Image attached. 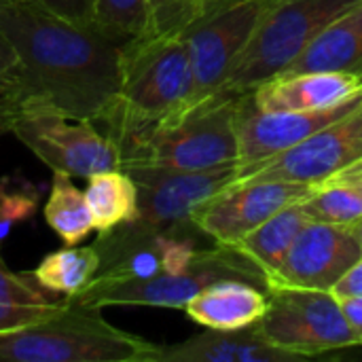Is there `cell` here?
Returning <instances> with one entry per match:
<instances>
[{
    "label": "cell",
    "mask_w": 362,
    "mask_h": 362,
    "mask_svg": "<svg viewBox=\"0 0 362 362\" xmlns=\"http://www.w3.org/2000/svg\"><path fill=\"white\" fill-rule=\"evenodd\" d=\"M221 280H246L252 284H265L263 272L238 248L221 246L199 248L193 263L178 274L161 272L146 280H91L76 295L66 297L68 301L102 310L110 305H151V308H174L185 305L204 288Z\"/></svg>",
    "instance_id": "6"
},
{
    "label": "cell",
    "mask_w": 362,
    "mask_h": 362,
    "mask_svg": "<svg viewBox=\"0 0 362 362\" xmlns=\"http://www.w3.org/2000/svg\"><path fill=\"white\" fill-rule=\"evenodd\" d=\"M310 223L312 218L301 208V202L291 204L276 212L272 218H267L263 225H259L255 231H250L235 248L263 272L267 282V278H272L276 269L282 265L297 235Z\"/></svg>",
    "instance_id": "19"
},
{
    "label": "cell",
    "mask_w": 362,
    "mask_h": 362,
    "mask_svg": "<svg viewBox=\"0 0 362 362\" xmlns=\"http://www.w3.org/2000/svg\"><path fill=\"white\" fill-rule=\"evenodd\" d=\"M312 221L350 225L362 216V191L348 178L333 174L314 185V191L301 202Z\"/></svg>",
    "instance_id": "24"
},
{
    "label": "cell",
    "mask_w": 362,
    "mask_h": 362,
    "mask_svg": "<svg viewBox=\"0 0 362 362\" xmlns=\"http://www.w3.org/2000/svg\"><path fill=\"white\" fill-rule=\"evenodd\" d=\"M331 293L335 297H362V259L341 276V280L331 288Z\"/></svg>",
    "instance_id": "30"
},
{
    "label": "cell",
    "mask_w": 362,
    "mask_h": 362,
    "mask_svg": "<svg viewBox=\"0 0 362 362\" xmlns=\"http://www.w3.org/2000/svg\"><path fill=\"white\" fill-rule=\"evenodd\" d=\"M121 91L104 117V134L121 148L142 132L174 121L191 93V59L180 36H138L125 45Z\"/></svg>",
    "instance_id": "2"
},
{
    "label": "cell",
    "mask_w": 362,
    "mask_h": 362,
    "mask_svg": "<svg viewBox=\"0 0 362 362\" xmlns=\"http://www.w3.org/2000/svg\"><path fill=\"white\" fill-rule=\"evenodd\" d=\"M95 28L117 45L138 38L146 28V0H95Z\"/></svg>",
    "instance_id": "25"
},
{
    "label": "cell",
    "mask_w": 362,
    "mask_h": 362,
    "mask_svg": "<svg viewBox=\"0 0 362 362\" xmlns=\"http://www.w3.org/2000/svg\"><path fill=\"white\" fill-rule=\"evenodd\" d=\"M161 350L68 299L45 318L0 331V362H159Z\"/></svg>",
    "instance_id": "3"
},
{
    "label": "cell",
    "mask_w": 362,
    "mask_h": 362,
    "mask_svg": "<svg viewBox=\"0 0 362 362\" xmlns=\"http://www.w3.org/2000/svg\"><path fill=\"white\" fill-rule=\"evenodd\" d=\"M358 106H362V89L346 98L344 102L327 108L280 112L257 110L250 104V98L244 95L238 115V161L240 165L255 163L274 157L282 151H288L291 146L308 140L316 132L350 115Z\"/></svg>",
    "instance_id": "13"
},
{
    "label": "cell",
    "mask_w": 362,
    "mask_h": 362,
    "mask_svg": "<svg viewBox=\"0 0 362 362\" xmlns=\"http://www.w3.org/2000/svg\"><path fill=\"white\" fill-rule=\"evenodd\" d=\"M276 2L278 0H242L197 17L182 32L193 74L191 93L182 115L216 100L227 74L255 34L259 21Z\"/></svg>",
    "instance_id": "10"
},
{
    "label": "cell",
    "mask_w": 362,
    "mask_h": 362,
    "mask_svg": "<svg viewBox=\"0 0 362 362\" xmlns=\"http://www.w3.org/2000/svg\"><path fill=\"white\" fill-rule=\"evenodd\" d=\"M40 204V191L21 174L0 178V246L13 227L30 221Z\"/></svg>",
    "instance_id": "26"
},
{
    "label": "cell",
    "mask_w": 362,
    "mask_h": 362,
    "mask_svg": "<svg viewBox=\"0 0 362 362\" xmlns=\"http://www.w3.org/2000/svg\"><path fill=\"white\" fill-rule=\"evenodd\" d=\"M362 70V2L331 21L280 74Z\"/></svg>",
    "instance_id": "18"
},
{
    "label": "cell",
    "mask_w": 362,
    "mask_h": 362,
    "mask_svg": "<svg viewBox=\"0 0 362 362\" xmlns=\"http://www.w3.org/2000/svg\"><path fill=\"white\" fill-rule=\"evenodd\" d=\"M350 231H352V235L356 238V242H358V246H361L362 250V216H358L356 221H352L350 225H346Z\"/></svg>",
    "instance_id": "35"
},
{
    "label": "cell",
    "mask_w": 362,
    "mask_h": 362,
    "mask_svg": "<svg viewBox=\"0 0 362 362\" xmlns=\"http://www.w3.org/2000/svg\"><path fill=\"white\" fill-rule=\"evenodd\" d=\"M11 134L23 142L47 168L70 178H89L119 170L117 144L91 121L68 119L51 108L28 106L13 112Z\"/></svg>",
    "instance_id": "9"
},
{
    "label": "cell",
    "mask_w": 362,
    "mask_h": 362,
    "mask_svg": "<svg viewBox=\"0 0 362 362\" xmlns=\"http://www.w3.org/2000/svg\"><path fill=\"white\" fill-rule=\"evenodd\" d=\"M244 95L212 100L125 142L121 168L210 170L238 161V115Z\"/></svg>",
    "instance_id": "4"
},
{
    "label": "cell",
    "mask_w": 362,
    "mask_h": 362,
    "mask_svg": "<svg viewBox=\"0 0 362 362\" xmlns=\"http://www.w3.org/2000/svg\"><path fill=\"white\" fill-rule=\"evenodd\" d=\"M195 19V0H146V28L140 36H180Z\"/></svg>",
    "instance_id": "27"
},
{
    "label": "cell",
    "mask_w": 362,
    "mask_h": 362,
    "mask_svg": "<svg viewBox=\"0 0 362 362\" xmlns=\"http://www.w3.org/2000/svg\"><path fill=\"white\" fill-rule=\"evenodd\" d=\"M11 121H13V110L11 106L0 98V136L11 132Z\"/></svg>",
    "instance_id": "34"
},
{
    "label": "cell",
    "mask_w": 362,
    "mask_h": 362,
    "mask_svg": "<svg viewBox=\"0 0 362 362\" xmlns=\"http://www.w3.org/2000/svg\"><path fill=\"white\" fill-rule=\"evenodd\" d=\"M62 305L64 301L49 299V291H45L32 274L11 272L0 257V331L45 318Z\"/></svg>",
    "instance_id": "21"
},
{
    "label": "cell",
    "mask_w": 362,
    "mask_h": 362,
    "mask_svg": "<svg viewBox=\"0 0 362 362\" xmlns=\"http://www.w3.org/2000/svg\"><path fill=\"white\" fill-rule=\"evenodd\" d=\"M255 327L274 348L299 358L361 346L331 291L269 286L267 310Z\"/></svg>",
    "instance_id": "8"
},
{
    "label": "cell",
    "mask_w": 362,
    "mask_h": 362,
    "mask_svg": "<svg viewBox=\"0 0 362 362\" xmlns=\"http://www.w3.org/2000/svg\"><path fill=\"white\" fill-rule=\"evenodd\" d=\"M100 269V252L91 246H66L47 255L32 278L49 293L72 297L87 286Z\"/></svg>",
    "instance_id": "23"
},
{
    "label": "cell",
    "mask_w": 362,
    "mask_h": 362,
    "mask_svg": "<svg viewBox=\"0 0 362 362\" xmlns=\"http://www.w3.org/2000/svg\"><path fill=\"white\" fill-rule=\"evenodd\" d=\"M47 225L66 246L81 244L93 229V216L85 193L74 187L72 178L53 172L49 197L42 208Z\"/></svg>",
    "instance_id": "22"
},
{
    "label": "cell",
    "mask_w": 362,
    "mask_h": 362,
    "mask_svg": "<svg viewBox=\"0 0 362 362\" xmlns=\"http://www.w3.org/2000/svg\"><path fill=\"white\" fill-rule=\"evenodd\" d=\"M238 168L240 161L210 170H168L148 165L121 168L138 187V214L134 221L108 231V235L117 240H142L159 233H202L191 221L195 206L229 187L238 176Z\"/></svg>",
    "instance_id": "7"
},
{
    "label": "cell",
    "mask_w": 362,
    "mask_h": 362,
    "mask_svg": "<svg viewBox=\"0 0 362 362\" xmlns=\"http://www.w3.org/2000/svg\"><path fill=\"white\" fill-rule=\"evenodd\" d=\"M235 2H242V0H195L197 17H202L206 13H212V11H218V8H225V6L235 4Z\"/></svg>",
    "instance_id": "32"
},
{
    "label": "cell",
    "mask_w": 362,
    "mask_h": 362,
    "mask_svg": "<svg viewBox=\"0 0 362 362\" xmlns=\"http://www.w3.org/2000/svg\"><path fill=\"white\" fill-rule=\"evenodd\" d=\"M267 295L246 280H221L197 293L187 305V316L214 331H240L261 320Z\"/></svg>",
    "instance_id": "17"
},
{
    "label": "cell",
    "mask_w": 362,
    "mask_h": 362,
    "mask_svg": "<svg viewBox=\"0 0 362 362\" xmlns=\"http://www.w3.org/2000/svg\"><path fill=\"white\" fill-rule=\"evenodd\" d=\"M362 0H278L259 21L216 100L248 95L291 66L339 15Z\"/></svg>",
    "instance_id": "5"
},
{
    "label": "cell",
    "mask_w": 362,
    "mask_h": 362,
    "mask_svg": "<svg viewBox=\"0 0 362 362\" xmlns=\"http://www.w3.org/2000/svg\"><path fill=\"white\" fill-rule=\"evenodd\" d=\"M314 185L286 180L229 185L195 206L191 221L216 244L235 248L250 231L276 212L291 204L303 202L314 191Z\"/></svg>",
    "instance_id": "12"
},
{
    "label": "cell",
    "mask_w": 362,
    "mask_h": 362,
    "mask_svg": "<svg viewBox=\"0 0 362 362\" xmlns=\"http://www.w3.org/2000/svg\"><path fill=\"white\" fill-rule=\"evenodd\" d=\"M34 2L66 21H72L83 28H95V0H34Z\"/></svg>",
    "instance_id": "28"
},
{
    "label": "cell",
    "mask_w": 362,
    "mask_h": 362,
    "mask_svg": "<svg viewBox=\"0 0 362 362\" xmlns=\"http://www.w3.org/2000/svg\"><path fill=\"white\" fill-rule=\"evenodd\" d=\"M361 259V246L346 225L312 221L297 235L282 265L267 278L265 286L331 291Z\"/></svg>",
    "instance_id": "14"
},
{
    "label": "cell",
    "mask_w": 362,
    "mask_h": 362,
    "mask_svg": "<svg viewBox=\"0 0 362 362\" xmlns=\"http://www.w3.org/2000/svg\"><path fill=\"white\" fill-rule=\"evenodd\" d=\"M337 174L344 176V178H348V180H352V182L362 191V159L361 161H356V163H352V165H348L346 170H341V172H337Z\"/></svg>",
    "instance_id": "33"
},
{
    "label": "cell",
    "mask_w": 362,
    "mask_h": 362,
    "mask_svg": "<svg viewBox=\"0 0 362 362\" xmlns=\"http://www.w3.org/2000/svg\"><path fill=\"white\" fill-rule=\"evenodd\" d=\"M362 89V70H318L278 74L248 93L250 104L263 112L316 110L344 102Z\"/></svg>",
    "instance_id": "15"
},
{
    "label": "cell",
    "mask_w": 362,
    "mask_h": 362,
    "mask_svg": "<svg viewBox=\"0 0 362 362\" xmlns=\"http://www.w3.org/2000/svg\"><path fill=\"white\" fill-rule=\"evenodd\" d=\"M339 308L362 346V297H337Z\"/></svg>",
    "instance_id": "31"
},
{
    "label": "cell",
    "mask_w": 362,
    "mask_h": 362,
    "mask_svg": "<svg viewBox=\"0 0 362 362\" xmlns=\"http://www.w3.org/2000/svg\"><path fill=\"white\" fill-rule=\"evenodd\" d=\"M13 2H19V0H0V4H13Z\"/></svg>",
    "instance_id": "36"
},
{
    "label": "cell",
    "mask_w": 362,
    "mask_h": 362,
    "mask_svg": "<svg viewBox=\"0 0 362 362\" xmlns=\"http://www.w3.org/2000/svg\"><path fill=\"white\" fill-rule=\"evenodd\" d=\"M0 28L19 55L15 83L0 95L13 112L40 106L76 121H104L121 91V45L34 0L0 4Z\"/></svg>",
    "instance_id": "1"
},
{
    "label": "cell",
    "mask_w": 362,
    "mask_h": 362,
    "mask_svg": "<svg viewBox=\"0 0 362 362\" xmlns=\"http://www.w3.org/2000/svg\"><path fill=\"white\" fill-rule=\"evenodd\" d=\"M17 72H19V55L0 28V95H4L13 87Z\"/></svg>",
    "instance_id": "29"
},
{
    "label": "cell",
    "mask_w": 362,
    "mask_h": 362,
    "mask_svg": "<svg viewBox=\"0 0 362 362\" xmlns=\"http://www.w3.org/2000/svg\"><path fill=\"white\" fill-rule=\"evenodd\" d=\"M299 356L274 348L257 327L240 331H214L208 329L182 344L161 350L159 362H291Z\"/></svg>",
    "instance_id": "16"
},
{
    "label": "cell",
    "mask_w": 362,
    "mask_h": 362,
    "mask_svg": "<svg viewBox=\"0 0 362 362\" xmlns=\"http://www.w3.org/2000/svg\"><path fill=\"white\" fill-rule=\"evenodd\" d=\"M362 159V106L274 157L244 163L231 185L286 180L314 185Z\"/></svg>",
    "instance_id": "11"
},
{
    "label": "cell",
    "mask_w": 362,
    "mask_h": 362,
    "mask_svg": "<svg viewBox=\"0 0 362 362\" xmlns=\"http://www.w3.org/2000/svg\"><path fill=\"white\" fill-rule=\"evenodd\" d=\"M85 197L93 216V229L100 235L134 221L138 214V187L121 168L89 176Z\"/></svg>",
    "instance_id": "20"
}]
</instances>
